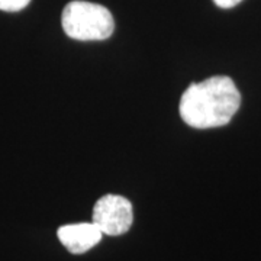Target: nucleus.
I'll list each match as a JSON object with an SVG mask.
<instances>
[{
  "instance_id": "obj_4",
  "label": "nucleus",
  "mask_w": 261,
  "mask_h": 261,
  "mask_svg": "<svg viewBox=\"0 0 261 261\" xmlns=\"http://www.w3.org/2000/svg\"><path fill=\"white\" fill-rule=\"evenodd\" d=\"M58 240L71 254H83L100 243L103 233L93 222L63 225L58 229Z\"/></svg>"
},
{
  "instance_id": "obj_6",
  "label": "nucleus",
  "mask_w": 261,
  "mask_h": 261,
  "mask_svg": "<svg viewBox=\"0 0 261 261\" xmlns=\"http://www.w3.org/2000/svg\"><path fill=\"white\" fill-rule=\"evenodd\" d=\"M215 5L216 6H219V8H222V9H229V8H233V6H237L240 2H243V0H214Z\"/></svg>"
},
{
  "instance_id": "obj_2",
  "label": "nucleus",
  "mask_w": 261,
  "mask_h": 261,
  "mask_svg": "<svg viewBox=\"0 0 261 261\" xmlns=\"http://www.w3.org/2000/svg\"><path fill=\"white\" fill-rule=\"evenodd\" d=\"M61 25L65 35L77 41H103L115 31V20L102 5L75 0L63 10Z\"/></svg>"
},
{
  "instance_id": "obj_5",
  "label": "nucleus",
  "mask_w": 261,
  "mask_h": 261,
  "mask_svg": "<svg viewBox=\"0 0 261 261\" xmlns=\"http://www.w3.org/2000/svg\"><path fill=\"white\" fill-rule=\"evenodd\" d=\"M31 0H0V10L3 12H19L25 9Z\"/></svg>"
},
{
  "instance_id": "obj_3",
  "label": "nucleus",
  "mask_w": 261,
  "mask_h": 261,
  "mask_svg": "<svg viewBox=\"0 0 261 261\" xmlns=\"http://www.w3.org/2000/svg\"><path fill=\"white\" fill-rule=\"evenodd\" d=\"M134 221L130 202L119 195H105L93 209V222L103 235L118 237L128 232Z\"/></svg>"
},
{
  "instance_id": "obj_1",
  "label": "nucleus",
  "mask_w": 261,
  "mask_h": 261,
  "mask_svg": "<svg viewBox=\"0 0 261 261\" xmlns=\"http://www.w3.org/2000/svg\"><path fill=\"white\" fill-rule=\"evenodd\" d=\"M241 94L228 75H214L192 83L181 94L180 116L189 126L209 129L231 122L240 109Z\"/></svg>"
}]
</instances>
